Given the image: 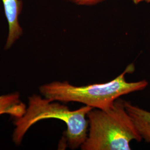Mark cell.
Wrapping results in <instances>:
<instances>
[{"label":"cell","mask_w":150,"mask_h":150,"mask_svg":"<svg viewBox=\"0 0 150 150\" xmlns=\"http://www.w3.org/2000/svg\"><path fill=\"white\" fill-rule=\"evenodd\" d=\"M133 64H129L122 74L105 83L84 86H75L68 81H54L40 87L44 97L51 101L67 103L76 102L102 110H108L114 102L122 96L142 91L149 85L145 80L127 82L126 75L134 71Z\"/></svg>","instance_id":"1"},{"label":"cell","mask_w":150,"mask_h":150,"mask_svg":"<svg viewBox=\"0 0 150 150\" xmlns=\"http://www.w3.org/2000/svg\"><path fill=\"white\" fill-rule=\"evenodd\" d=\"M87 118L89 129L82 150H130L132 141L142 139L120 98L108 110L92 108Z\"/></svg>","instance_id":"2"},{"label":"cell","mask_w":150,"mask_h":150,"mask_svg":"<svg viewBox=\"0 0 150 150\" xmlns=\"http://www.w3.org/2000/svg\"><path fill=\"white\" fill-rule=\"evenodd\" d=\"M93 108L85 105L74 111L55 101L34 94L28 98V106L21 117L15 119V129L12 139L20 145L28 129L38 121L56 118L64 121L67 126L65 139L71 149L81 147L86 139L88 122L87 115Z\"/></svg>","instance_id":"3"},{"label":"cell","mask_w":150,"mask_h":150,"mask_svg":"<svg viewBox=\"0 0 150 150\" xmlns=\"http://www.w3.org/2000/svg\"><path fill=\"white\" fill-rule=\"evenodd\" d=\"M4 6L6 18L8 25V33L6 42L5 50L11 48L23 34V30L19 23L23 3L21 0H1Z\"/></svg>","instance_id":"4"},{"label":"cell","mask_w":150,"mask_h":150,"mask_svg":"<svg viewBox=\"0 0 150 150\" xmlns=\"http://www.w3.org/2000/svg\"><path fill=\"white\" fill-rule=\"evenodd\" d=\"M125 106L142 139L150 143V111L127 101H125Z\"/></svg>","instance_id":"5"},{"label":"cell","mask_w":150,"mask_h":150,"mask_svg":"<svg viewBox=\"0 0 150 150\" xmlns=\"http://www.w3.org/2000/svg\"><path fill=\"white\" fill-rule=\"evenodd\" d=\"M26 108L17 92L0 96V115L6 113L15 119L20 118L25 114Z\"/></svg>","instance_id":"6"},{"label":"cell","mask_w":150,"mask_h":150,"mask_svg":"<svg viewBox=\"0 0 150 150\" xmlns=\"http://www.w3.org/2000/svg\"><path fill=\"white\" fill-rule=\"evenodd\" d=\"M71 3H73L75 5L79 6H91L96 5L106 0H66Z\"/></svg>","instance_id":"7"},{"label":"cell","mask_w":150,"mask_h":150,"mask_svg":"<svg viewBox=\"0 0 150 150\" xmlns=\"http://www.w3.org/2000/svg\"><path fill=\"white\" fill-rule=\"evenodd\" d=\"M134 5H138L142 2H146L147 3H150V0H132Z\"/></svg>","instance_id":"8"}]
</instances>
